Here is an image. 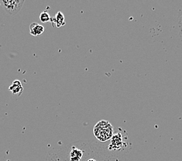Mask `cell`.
Listing matches in <instances>:
<instances>
[{
	"mask_svg": "<svg viewBox=\"0 0 182 161\" xmlns=\"http://www.w3.org/2000/svg\"><path fill=\"white\" fill-rule=\"evenodd\" d=\"M44 32V27L39 23H33L30 25V33L34 37H36Z\"/></svg>",
	"mask_w": 182,
	"mask_h": 161,
	"instance_id": "cell-7",
	"label": "cell"
},
{
	"mask_svg": "<svg viewBox=\"0 0 182 161\" xmlns=\"http://www.w3.org/2000/svg\"><path fill=\"white\" fill-rule=\"evenodd\" d=\"M40 20L42 23H47V22L50 21V16L47 11L41 12L40 15Z\"/></svg>",
	"mask_w": 182,
	"mask_h": 161,
	"instance_id": "cell-8",
	"label": "cell"
},
{
	"mask_svg": "<svg viewBox=\"0 0 182 161\" xmlns=\"http://www.w3.org/2000/svg\"><path fill=\"white\" fill-rule=\"evenodd\" d=\"M95 136L101 142H106L113 136V126L109 121L101 120L96 124L93 129Z\"/></svg>",
	"mask_w": 182,
	"mask_h": 161,
	"instance_id": "cell-1",
	"label": "cell"
},
{
	"mask_svg": "<svg viewBox=\"0 0 182 161\" xmlns=\"http://www.w3.org/2000/svg\"><path fill=\"white\" fill-rule=\"evenodd\" d=\"M5 12L11 16L18 13L24 4V0H2L0 2Z\"/></svg>",
	"mask_w": 182,
	"mask_h": 161,
	"instance_id": "cell-2",
	"label": "cell"
},
{
	"mask_svg": "<svg viewBox=\"0 0 182 161\" xmlns=\"http://www.w3.org/2000/svg\"><path fill=\"white\" fill-rule=\"evenodd\" d=\"M83 157V151L82 150L72 146L69 155V160L70 161H80Z\"/></svg>",
	"mask_w": 182,
	"mask_h": 161,
	"instance_id": "cell-5",
	"label": "cell"
},
{
	"mask_svg": "<svg viewBox=\"0 0 182 161\" xmlns=\"http://www.w3.org/2000/svg\"><path fill=\"white\" fill-rule=\"evenodd\" d=\"M124 146V142L123 140V136L120 133H117L112 136L111 144L109 145V150H120Z\"/></svg>",
	"mask_w": 182,
	"mask_h": 161,
	"instance_id": "cell-3",
	"label": "cell"
},
{
	"mask_svg": "<svg viewBox=\"0 0 182 161\" xmlns=\"http://www.w3.org/2000/svg\"><path fill=\"white\" fill-rule=\"evenodd\" d=\"M9 90L12 91V94H15V95L20 96V94L23 93V86H22V84L20 80H15L13 82H12V85L9 86Z\"/></svg>",
	"mask_w": 182,
	"mask_h": 161,
	"instance_id": "cell-6",
	"label": "cell"
},
{
	"mask_svg": "<svg viewBox=\"0 0 182 161\" xmlns=\"http://www.w3.org/2000/svg\"><path fill=\"white\" fill-rule=\"evenodd\" d=\"M88 161H96V160H92V159H91V160H88Z\"/></svg>",
	"mask_w": 182,
	"mask_h": 161,
	"instance_id": "cell-9",
	"label": "cell"
},
{
	"mask_svg": "<svg viewBox=\"0 0 182 161\" xmlns=\"http://www.w3.org/2000/svg\"><path fill=\"white\" fill-rule=\"evenodd\" d=\"M50 23L53 27L59 28L65 25V20H64V14L61 12H58L56 16L54 17H50Z\"/></svg>",
	"mask_w": 182,
	"mask_h": 161,
	"instance_id": "cell-4",
	"label": "cell"
}]
</instances>
